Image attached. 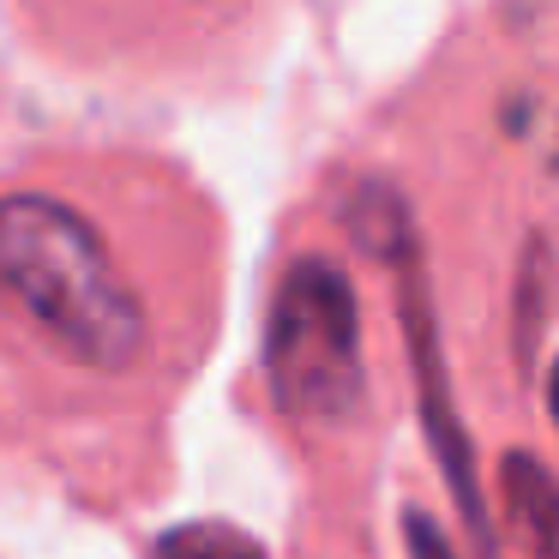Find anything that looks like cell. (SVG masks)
<instances>
[{
    "label": "cell",
    "mask_w": 559,
    "mask_h": 559,
    "mask_svg": "<svg viewBox=\"0 0 559 559\" xmlns=\"http://www.w3.org/2000/svg\"><path fill=\"white\" fill-rule=\"evenodd\" d=\"M0 289L85 367L121 373L145 349V307L91 217L49 193L0 199Z\"/></svg>",
    "instance_id": "6da1fadb"
},
{
    "label": "cell",
    "mask_w": 559,
    "mask_h": 559,
    "mask_svg": "<svg viewBox=\"0 0 559 559\" xmlns=\"http://www.w3.org/2000/svg\"><path fill=\"white\" fill-rule=\"evenodd\" d=\"M265 379L295 427H349L367 397L361 301L331 259H295L271 295Z\"/></svg>",
    "instance_id": "7a4b0ae2"
},
{
    "label": "cell",
    "mask_w": 559,
    "mask_h": 559,
    "mask_svg": "<svg viewBox=\"0 0 559 559\" xmlns=\"http://www.w3.org/2000/svg\"><path fill=\"white\" fill-rule=\"evenodd\" d=\"M379 259L391 265V283H397V313H403V337H409V361H415V391H421L427 445H433V457H439L445 487L457 493L463 530L475 535L481 559H493L499 542H493V523H487L481 481H475V451H469V433H463V415H457V391H451V373H445V343H439L433 295H427V265H421V247H415L409 223L379 247Z\"/></svg>",
    "instance_id": "3957f363"
},
{
    "label": "cell",
    "mask_w": 559,
    "mask_h": 559,
    "mask_svg": "<svg viewBox=\"0 0 559 559\" xmlns=\"http://www.w3.org/2000/svg\"><path fill=\"white\" fill-rule=\"evenodd\" d=\"M499 493H506V518L518 530L530 559H559V475L542 469L530 451H511L499 463Z\"/></svg>",
    "instance_id": "277c9868"
},
{
    "label": "cell",
    "mask_w": 559,
    "mask_h": 559,
    "mask_svg": "<svg viewBox=\"0 0 559 559\" xmlns=\"http://www.w3.org/2000/svg\"><path fill=\"white\" fill-rule=\"evenodd\" d=\"M151 559H265V547L235 523H181L163 535Z\"/></svg>",
    "instance_id": "5b68a950"
},
{
    "label": "cell",
    "mask_w": 559,
    "mask_h": 559,
    "mask_svg": "<svg viewBox=\"0 0 559 559\" xmlns=\"http://www.w3.org/2000/svg\"><path fill=\"white\" fill-rule=\"evenodd\" d=\"M403 554L409 559H457V547L445 542V530L427 511H403Z\"/></svg>",
    "instance_id": "8992f818"
},
{
    "label": "cell",
    "mask_w": 559,
    "mask_h": 559,
    "mask_svg": "<svg viewBox=\"0 0 559 559\" xmlns=\"http://www.w3.org/2000/svg\"><path fill=\"white\" fill-rule=\"evenodd\" d=\"M547 403H554V421H559V361H554V373H547Z\"/></svg>",
    "instance_id": "52a82bcc"
}]
</instances>
